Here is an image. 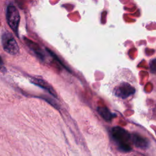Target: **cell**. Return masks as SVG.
Here are the masks:
<instances>
[{
    "mask_svg": "<svg viewBox=\"0 0 156 156\" xmlns=\"http://www.w3.org/2000/svg\"><path fill=\"white\" fill-rule=\"evenodd\" d=\"M110 88L114 96L122 99H127L136 92L135 78L132 73L123 69L115 75L110 82Z\"/></svg>",
    "mask_w": 156,
    "mask_h": 156,
    "instance_id": "6da1fadb",
    "label": "cell"
},
{
    "mask_svg": "<svg viewBox=\"0 0 156 156\" xmlns=\"http://www.w3.org/2000/svg\"><path fill=\"white\" fill-rule=\"evenodd\" d=\"M111 135L120 151L129 152L132 150V135L126 130L121 127L116 126L112 128Z\"/></svg>",
    "mask_w": 156,
    "mask_h": 156,
    "instance_id": "7a4b0ae2",
    "label": "cell"
},
{
    "mask_svg": "<svg viewBox=\"0 0 156 156\" xmlns=\"http://www.w3.org/2000/svg\"><path fill=\"white\" fill-rule=\"evenodd\" d=\"M2 44L4 50L11 55H15L19 52L18 43L9 32H5L2 35Z\"/></svg>",
    "mask_w": 156,
    "mask_h": 156,
    "instance_id": "3957f363",
    "label": "cell"
},
{
    "mask_svg": "<svg viewBox=\"0 0 156 156\" xmlns=\"http://www.w3.org/2000/svg\"><path fill=\"white\" fill-rule=\"evenodd\" d=\"M6 18L9 26L17 35L20 16L19 12L15 6L9 5L7 7L6 10Z\"/></svg>",
    "mask_w": 156,
    "mask_h": 156,
    "instance_id": "277c9868",
    "label": "cell"
},
{
    "mask_svg": "<svg viewBox=\"0 0 156 156\" xmlns=\"http://www.w3.org/2000/svg\"><path fill=\"white\" fill-rule=\"evenodd\" d=\"M132 143L135 147L142 149L147 148L149 144V142L146 138L138 133L132 135Z\"/></svg>",
    "mask_w": 156,
    "mask_h": 156,
    "instance_id": "5b68a950",
    "label": "cell"
},
{
    "mask_svg": "<svg viewBox=\"0 0 156 156\" xmlns=\"http://www.w3.org/2000/svg\"><path fill=\"white\" fill-rule=\"evenodd\" d=\"M32 82L34 84H35V85H38V86H39V87H42L43 88H44V89H45L46 90H47L48 91H49V93L50 94H51L52 96H55V97H57L56 93H55V92L54 91V90L52 88V87H51L48 83H46V82H44V80H41V79H33L32 80Z\"/></svg>",
    "mask_w": 156,
    "mask_h": 156,
    "instance_id": "8992f818",
    "label": "cell"
},
{
    "mask_svg": "<svg viewBox=\"0 0 156 156\" xmlns=\"http://www.w3.org/2000/svg\"><path fill=\"white\" fill-rule=\"evenodd\" d=\"M98 111L99 115L106 121H110L113 118V115L110 112V111L105 107H98Z\"/></svg>",
    "mask_w": 156,
    "mask_h": 156,
    "instance_id": "52a82bcc",
    "label": "cell"
},
{
    "mask_svg": "<svg viewBox=\"0 0 156 156\" xmlns=\"http://www.w3.org/2000/svg\"><path fill=\"white\" fill-rule=\"evenodd\" d=\"M2 63V59H1V57H0V64Z\"/></svg>",
    "mask_w": 156,
    "mask_h": 156,
    "instance_id": "ba28073f",
    "label": "cell"
}]
</instances>
